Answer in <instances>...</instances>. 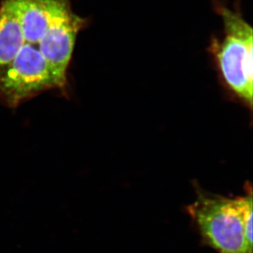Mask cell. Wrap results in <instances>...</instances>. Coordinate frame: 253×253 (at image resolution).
Masks as SVG:
<instances>
[{
    "label": "cell",
    "mask_w": 253,
    "mask_h": 253,
    "mask_svg": "<svg viewBox=\"0 0 253 253\" xmlns=\"http://www.w3.org/2000/svg\"><path fill=\"white\" fill-rule=\"evenodd\" d=\"M215 9L222 19L223 32L211 40L209 52L227 89L252 109L253 27L239 11L220 2Z\"/></svg>",
    "instance_id": "cell-1"
},
{
    "label": "cell",
    "mask_w": 253,
    "mask_h": 253,
    "mask_svg": "<svg viewBox=\"0 0 253 253\" xmlns=\"http://www.w3.org/2000/svg\"><path fill=\"white\" fill-rule=\"evenodd\" d=\"M252 194L251 185L244 196L234 198L198 193L188 211L208 246L219 253H253L244 224V208Z\"/></svg>",
    "instance_id": "cell-2"
},
{
    "label": "cell",
    "mask_w": 253,
    "mask_h": 253,
    "mask_svg": "<svg viewBox=\"0 0 253 253\" xmlns=\"http://www.w3.org/2000/svg\"><path fill=\"white\" fill-rule=\"evenodd\" d=\"M42 55L39 46L25 42L9 65L0 72V102L9 108L53 88L67 85Z\"/></svg>",
    "instance_id": "cell-3"
},
{
    "label": "cell",
    "mask_w": 253,
    "mask_h": 253,
    "mask_svg": "<svg viewBox=\"0 0 253 253\" xmlns=\"http://www.w3.org/2000/svg\"><path fill=\"white\" fill-rule=\"evenodd\" d=\"M87 21L72 10L71 0L57 9L50 24L39 42L42 55L62 82L67 84V72L80 31Z\"/></svg>",
    "instance_id": "cell-4"
},
{
    "label": "cell",
    "mask_w": 253,
    "mask_h": 253,
    "mask_svg": "<svg viewBox=\"0 0 253 253\" xmlns=\"http://www.w3.org/2000/svg\"><path fill=\"white\" fill-rule=\"evenodd\" d=\"M19 20L25 41L39 46L53 16L66 0H10Z\"/></svg>",
    "instance_id": "cell-5"
},
{
    "label": "cell",
    "mask_w": 253,
    "mask_h": 253,
    "mask_svg": "<svg viewBox=\"0 0 253 253\" xmlns=\"http://www.w3.org/2000/svg\"><path fill=\"white\" fill-rule=\"evenodd\" d=\"M25 42L12 2L3 0L0 6V72L14 59Z\"/></svg>",
    "instance_id": "cell-6"
}]
</instances>
